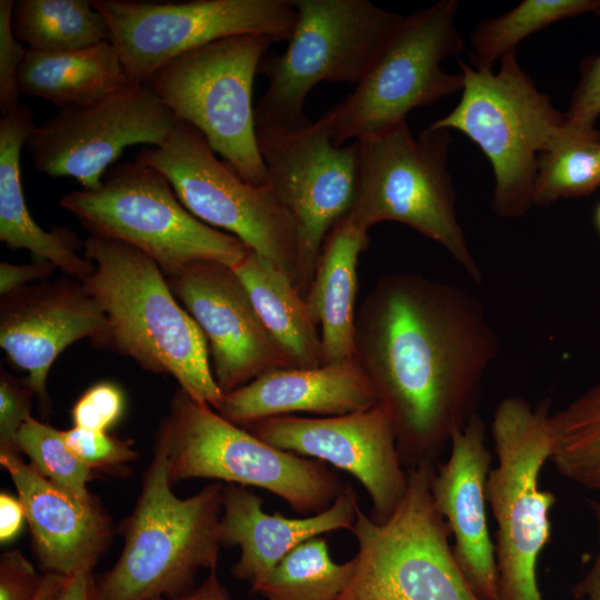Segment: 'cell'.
Listing matches in <instances>:
<instances>
[{"label": "cell", "instance_id": "6da1fadb", "mask_svg": "<svg viewBox=\"0 0 600 600\" xmlns=\"http://www.w3.org/2000/svg\"><path fill=\"white\" fill-rule=\"evenodd\" d=\"M497 354L479 300L419 273L381 277L356 314L353 360L390 412L407 469L438 463L476 414Z\"/></svg>", "mask_w": 600, "mask_h": 600}, {"label": "cell", "instance_id": "7a4b0ae2", "mask_svg": "<svg viewBox=\"0 0 600 600\" xmlns=\"http://www.w3.org/2000/svg\"><path fill=\"white\" fill-rule=\"evenodd\" d=\"M84 256L94 269L82 283L108 321L101 348L173 377L192 399L216 409L223 393L207 339L157 262L128 243L91 234Z\"/></svg>", "mask_w": 600, "mask_h": 600}, {"label": "cell", "instance_id": "3957f363", "mask_svg": "<svg viewBox=\"0 0 600 600\" xmlns=\"http://www.w3.org/2000/svg\"><path fill=\"white\" fill-rule=\"evenodd\" d=\"M168 459L156 441L142 489L123 524L114 566L94 578L98 600H169L191 590L198 571L217 569L224 483L181 499L171 490Z\"/></svg>", "mask_w": 600, "mask_h": 600}, {"label": "cell", "instance_id": "277c9868", "mask_svg": "<svg viewBox=\"0 0 600 600\" xmlns=\"http://www.w3.org/2000/svg\"><path fill=\"white\" fill-rule=\"evenodd\" d=\"M156 441L166 451L172 483L204 478L256 487L302 516L328 509L347 484L331 466L260 440L180 388Z\"/></svg>", "mask_w": 600, "mask_h": 600}, {"label": "cell", "instance_id": "5b68a950", "mask_svg": "<svg viewBox=\"0 0 600 600\" xmlns=\"http://www.w3.org/2000/svg\"><path fill=\"white\" fill-rule=\"evenodd\" d=\"M296 23L281 54L266 56L268 80L254 107L257 130H287L310 122L304 102L320 82L357 84L402 16L369 0H293Z\"/></svg>", "mask_w": 600, "mask_h": 600}, {"label": "cell", "instance_id": "8992f818", "mask_svg": "<svg viewBox=\"0 0 600 600\" xmlns=\"http://www.w3.org/2000/svg\"><path fill=\"white\" fill-rule=\"evenodd\" d=\"M452 138L429 126L413 136L407 121L358 144V181L347 213L369 231L382 221L409 226L438 242L477 283L482 272L456 213V192L448 171Z\"/></svg>", "mask_w": 600, "mask_h": 600}, {"label": "cell", "instance_id": "52a82bcc", "mask_svg": "<svg viewBox=\"0 0 600 600\" xmlns=\"http://www.w3.org/2000/svg\"><path fill=\"white\" fill-rule=\"evenodd\" d=\"M550 400L532 407L520 397L497 406L491 424L497 466L486 496L496 521L499 600H542L537 562L551 540L550 512L556 496L540 487L551 457Z\"/></svg>", "mask_w": 600, "mask_h": 600}, {"label": "cell", "instance_id": "ba28073f", "mask_svg": "<svg viewBox=\"0 0 600 600\" xmlns=\"http://www.w3.org/2000/svg\"><path fill=\"white\" fill-rule=\"evenodd\" d=\"M463 87L459 103L430 126L464 133L483 152L494 174L492 209L519 218L532 206L539 153L567 123L520 67L516 52L498 72L459 61Z\"/></svg>", "mask_w": 600, "mask_h": 600}, {"label": "cell", "instance_id": "9c48e42d", "mask_svg": "<svg viewBox=\"0 0 600 600\" xmlns=\"http://www.w3.org/2000/svg\"><path fill=\"white\" fill-rule=\"evenodd\" d=\"M59 203L91 236L137 248L166 277L194 262L234 268L250 251L237 237L196 218L160 171L136 160L112 166L98 188L68 192Z\"/></svg>", "mask_w": 600, "mask_h": 600}, {"label": "cell", "instance_id": "30bf717a", "mask_svg": "<svg viewBox=\"0 0 600 600\" xmlns=\"http://www.w3.org/2000/svg\"><path fill=\"white\" fill-rule=\"evenodd\" d=\"M434 463L407 469L406 493L382 523L360 506L350 530L358 552L353 576L338 600H480L449 543L450 530L434 507Z\"/></svg>", "mask_w": 600, "mask_h": 600}, {"label": "cell", "instance_id": "8fae6325", "mask_svg": "<svg viewBox=\"0 0 600 600\" xmlns=\"http://www.w3.org/2000/svg\"><path fill=\"white\" fill-rule=\"evenodd\" d=\"M459 7L441 0L403 18L354 89L321 116L336 146L378 137L413 109L462 90V74L441 68L464 48L456 26Z\"/></svg>", "mask_w": 600, "mask_h": 600}, {"label": "cell", "instance_id": "7c38bea8", "mask_svg": "<svg viewBox=\"0 0 600 600\" xmlns=\"http://www.w3.org/2000/svg\"><path fill=\"white\" fill-rule=\"evenodd\" d=\"M258 34L219 39L181 54L147 83L178 120L199 130L246 181L266 186L254 121L256 74L271 44Z\"/></svg>", "mask_w": 600, "mask_h": 600}, {"label": "cell", "instance_id": "4fadbf2b", "mask_svg": "<svg viewBox=\"0 0 600 600\" xmlns=\"http://www.w3.org/2000/svg\"><path fill=\"white\" fill-rule=\"evenodd\" d=\"M134 160L160 171L196 218L228 231L293 279L298 241L291 214L268 184L246 182L219 160L193 126L178 120L163 143L141 147Z\"/></svg>", "mask_w": 600, "mask_h": 600}, {"label": "cell", "instance_id": "5bb4252c", "mask_svg": "<svg viewBox=\"0 0 600 600\" xmlns=\"http://www.w3.org/2000/svg\"><path fill=\"white\" fill-rule=\"evenodd\" d=\"M103 17L130 82H147L161 67L219 39L258 34L288 41L293 0H92Z\"/></svg>", "mask_w": 600, "mask_h": 600}, {"label": "cell", "instance_id": "9a60e30c", "mask_svg": "<svg viewBox=\"0 0 600 600\" xmlns=\"http://www.w3.org/2000/svg\"><path fill=\"white\" fill-rule=\"evenodd\" d=\"M257 139L267 184L296 224L293 281L306 297L327 234L353 204L358 144L336 146L322 117L301 128L257 130Z\"/></svg>", "mask_w": 600, "mask_h": 600}, {"label": "cell", "instance_id": "2e32d148", "mask_svg": "<svg viewBox=\"0 0 600 600\" xmlns=\"http://www.w3.org/2000/svg\"><path fill=\"white\" fill-rule=\"evenodd\" d=\"M177 121L147 82H129L91 104L58 110L24 146L40 172L96 189L124 149L160 146Z\"/></svg>", "mask_w": 600, "mask_h": 600}, {"label": "cell", "instance_id": "e0dca14e", "mask_svg": "<svg viewBox=\"0 0 600 600\" xmlns=\"http://www.w3.org/2000/svg\"><path fill=\"white\" fill-rule=\"evenodd\" d=\"M243 428L276 448L351 474L367 491L372 506L369 516L378 523L392 516L406 493L407 470L390 412L381 402L341 416L271 417Z\"/></svg>", "mask_w": 600, "mask_h": 600}, {"label": "cell", "instance_id": "ac0fdd59", "mask_svg": "<svg viewBox=\"0 0 600 600\" xmlns=\"http://www.w3.org/2000/svg\"><path fill=\"white\" fill-rule=\"evenodd\" d=\"M166 278L209 343L212 373L222 393L270 369L292 368L261 323L233 268L194 262Z\"/></svg>", "mask_w": 600, "mask_h": 600}, {"label": "cell", "instance_id": "d6986e66", "mask_svg": "<svg viewBox=\"0 0 600 600\" xmlns=\"http://www.w3.org/2000/svg\"><path fill=\"white\" fill-rule=\"evenodd\" d=\"M107 330L100 304L74 278L26 286L1 297L0 347L27 372L24 384L46 411L48 374L57 358L81 339L101 347Z\"/></svg>", "mask_w": 600, "mask_h": 600}, {"label": "cell", "instance_id": "ffe728a7", "mask_svg": "<svg viewBox=\"0 0 600 600\" xmlns=\"http://www.w3.org/2000/svg\"><path fill=\"white\" fill-rule=\"evenodd\" d=\"M486 424L473 414L450 441V453L437 463L430 489L436 509L453 537L452 551L480 600H499L494 541L488 523L486 484L492 452Z\"/></svg>", "mask_w": 600, "mask_h": 600}, {"label": "cell", "instance_id": "44dd1931", "mask_svg": "<svg viewBox=\"0 0 600 600\" xmlns=\"http://www.w3.org/2000/svg\"><path fill=\"white\" fill-rule=\"evenodd\" d=\"M0 463L24 508L42 567L64 577L92 571L113 533L111 518L98 499L63 490L22 461L20 453L0 451Z\"/></svg>", "mask_w": 600, "mask_h": 600}, {"label": "cell", "instance_id": "7402d4cb", "mask_svg": "<svg viewBox=\"0 0 600 600\" xmlns=\"http://www.w3.org/2000/svg\"><path fill=\"white\" fill-rule=\"evenodd\" d=\"M358 494L347 482L344 490L326 510L300 518L268 513L262 499L243 486L224 483L221 544L240 548L231 567L234 578L258 592L276 567L306 541L337 530H351L357 518Z\"/></svg>", "mask_w": 600, "mask_h": 600}, {"label": "cell", "instance_id": "603a6c76", "mask_svg": "<svg viewBox=\"0 0 600 600\" xmlns=\"http://www.w3.org/2000/svg\"><path fill=\"white\" fill-rule=\"evenodd\" d=\"M379 403L367 376L354 360L317 368H274L223 393L214 409L227 420L251 422L297 412L319 417L367 410Z\"/></svg>", "mask_w": 600, "mask_h": 600}, {"label": "cell", "instance_id": "cb8c5ba5", "mask_svg": "<svg viewBox=\"0 0 600 600\" xmlns=\"http://www.w3.org/2000/svg\"><path fill=\"white\" fill-rule=\"evenodd\" d=\"M33 111L19 103L0 119V240L12 249H27L69 277L83 281L94 269L77 252L78 238L66 228L42 229L26 203L21 173V150L34 127Z\"/></svg>", "mask_w": 600, "mask_h": 600}, {"label": "cell", "instance_id": "d4e9b609", "mask_svg": "<svg viewBox=\"0 0 600 600\" xmlns=\"http://www.w3.org/2000/svg\"><path fill=\"white\" fill-rule=\"evenodd\" d=\"M369 242L368 232L352 224L346 214L322 244L304 299L312 320L320 327L323 364L353 360L357 267Z\"/></svg>", "mask_w": 600, "mask_h": 600}, {"label": "cell", "instance_id": "484cf974", "mask_svg": "<svg viewBox=\"0 0 600 600\" xmlns=\"http://www.w3.org/2000/svg\"><path fill=\"white\" fill-rule=\"evenodd\" d=\"M129 82L110 40L72 51L27 49L17 76L19 94L44 99L58 110L91 104Z\"/></svg>", "mask_w": 600, "mask_h": 600}, {"label": "cell", "instance_id": "4316f807", "mask_svg": "<svg viewBox=\"0 0 600 600\" xmlns=\"http://www.w3.org/2000/svg\"><path fill=\"white\" fill-rule=\"evenodd\" d=\"M270 338L292 368L323 364L318 326L292 277L250 250L233 268Z\"/></svg>", "mask_w": 600, "mask_h": 600}, {"label": "cell", "instance_id": "83f0119b", "mask_svg": "<svg viewBox=\"0 0 600 600\" xmlns=\"http://www.w3.org/2000/svg\"><path fill=\"white\" fill-rule=\"evenodd\" d=\"M12 30L28 49L72 51L110 40L103 17L88 0H18Z\"/></svg>", "mask_w": 600, "mask_h": 600}, {"label": "cell", "instance_id": "f1b7e54d", "mask_svg": "<svg viewBox=\"0 0 600 600\" xmlns=\"http://www.w3.org/2000/svg\"><path fill=\"white\" fill-rule=\"evenodd\" d=\"M600 187V130L566 123L539 153L532 204L579 198Z\"/></svg>", "mask_w": 600, "mask_h": 600}, {"label": "cell", "instance_id": "f546056e", "mask_svg": "<svg viewBox=\"0 0 600 600\" xmlns=\"http://www.w3.org/2000/svg\"><path fill=\"white\" fill-rule=\"evenodd\" d=\"M551 457L567 480L600 492V380L550 413Z\"/></svg>", "mask_w": 600, "mask_h": 600}, {"label": "cell", "instance_id": "4dcf8cb0", "mask_svg": "<svg viewBox=\"0 0 600 600\" xmlns=\"http://www.w3.org/2000/svg\"><path fill=\"white\" fill-rule=\"evenodd\" d=\"M356 563L354 557L334 562L327 539L316 537L284 557L257 593L267 600H338Z\"/></svg>", "mask_w": 600, "mask_h": 600}, {"label": "cell", "instance_id": "1f68e13d", "mask_svg": "<svg viewBox=\"0 0 600 600\" xmlns=\"http://www.w3.org/2000/svg\"><path fill=\"white\" fill-rule=\"evenodd\" d=\"M600 10V0H523L513 9L480 22L471 36L472 67L492 69L520 41L566 18Z\"/></svg>", "mask_w": 600, "mask_h": 600}, {"label": "cell", "instance_id": "d6a6232c", "mask_svg": "<svg viewBox=\"0 0 600 600\" xmlns=\"http://www.w3.org/2000/svg\"><path fill=\"white\" fill-rule=\"evenodd\" d=\"M17 446L43 477L73 496L88 499L93 471L66 444L62 430L29 417L19 430Z\"/></svg>", "mask_w": 600, "mask_h": 600}, {"label": "cell", "instance_id": "836d02e7", "mask_svg": "<svg viewBox=\"0 0 600 600\" xmlns=\"http://www.w3.org/2000/svg\"><path fill=\"white\" fill-rule=\"evenodd\" d=\"M67 447L92 471L108 470L133 461L138 453L129 439H119L107 431L78 427L62 430Z\"/></svg>", "mask_w": 600, "mask_h": 600}, {"label": "cell", "instance_id": "e575fe53", "mask_svg": "<svg viewBox=\"0 0 600 600\" xmlns=\"http://www.w3.org/2000/svg\"><path fill=\"white\" fill-rule=\"evenodd\" d=\"M126 407L123 391L110 381H101L76 401L71 410L73 427L107 431L122 417Z\"/></svg>", "mask_w": 600, "mask_h": 600}, {"label": "cell", "instance_id": "d590c367", "mask_svg": "<svg viewBox=\"0 0 600 600\" xmlns=\"http://www.w3.org/2000/svg\"><path fill=\"white\" fill-rule=\"evenodd\" d=\"M14 1L0 0V109L1 113L19 104L17 76L28 48L12 30Z\"/></svg>", "mask_w": 600, "mask_h": 600}, {"label": "cell", "instance_id": "8d00e7d4", "mask_svg": "<svg viewBox=\"0 0 600 600\" xmlns=\"http://www.w3.org/2000/svg\"><path fill=\"white\" fill-rule=\"evenodd\" d=\"M600 19V10L596 12ZM580 80L567 110V124L581 130L597 129L600 116V54L583 60Z\"/></svg>", "mask_w": 600, "mask_h": 600}, {"label": "cell", "instance_id": "74e56055", "mask_svg": "<svg viewBox=\"0 0 600 600\" xmlns=\"http://www.w3.org/2000/svg\"><path fill=\"white\" fill-rule=\"evenodd\" d=\"M33 392L1 371L0 377V451L20 453L17 437L24 421L31 416Z\"/></svg>", "mask_w": 600, "mask_h": 600}, {"label": "cell", "instance_id": "f35d334b", "mask_svg": "<svg viewBox=\"0 0 600 600\" xmlns=\"http://www.w3.org/2000/svg\"><path fill=\"white\" fill-rule=\"evenodd\" d=\"M42 576L18 550L2 553L0 560V600H32Z\"/></svg>", "mask_w": 600, "mask_h": 600}, {"label": "cell", "instance_id": "ab89813d", "mask_svg": "<svg viewBox=\"0 0 600 600\" xmlns=\"http://www.w3.org/2000/svg\"><path fill=\"white\" fill-rule=\"evenodd\" d=\"M56 266L49 261L16 264L9 262L0 263V294L7 296L29 282L46 280L52 274Z\"/></svg>", "mask_w": 600, "mask_h": 600}, {"label": "cell", "instance_id": "60d3db41", "mask_svg": "<svg viewBox=\"0 0 600 600\" xmlns=\"http://www.w3.org/2000/svg\"><path fill=\"white\" fill-rule=\"evenodd\" d=\"M26 519L24 508L19 499L8 492L0 493V542L7 544L21 532Z\"/></svg>", "mask_w": 600, "mask_h": 600}, {"label": "cell", "instance_id": "b9f144b4", "mask_svg": "<svg viewBox=\"0 0 600 600\" xmlns=\"http://www.w3.org/2000/svg\"><path fill=\"white\" fill-rule=\"evenodd\" d=\"M588 504L597 523L598 551L584 577L572 588V594L576 599L600 600V502L590 499Z\"/></svg>", "mask_w": 600, "mask_h": 600}, {"label": "cell", "instance_id": "7bdbcfd3", "mask_svg": "<svg viewBox=\"0 0 600 600\" xmlns=\"http://www.w3.org/2000/svg\"><path fill=\"white\" fill-rule=\"evenodd\" d=\"M54 600H98L92 571H79L66 577Z\"/></svg>", "mask_w": 600, "mask_h": 600}, {"label": "cell", "instance_id": "ee69618b", "mask_svg": "<svg viewBox=\"0 0 600 600\" xmlns=\"http://www.w3.org/2000/svg\"><path fill=\"white\" fill-rule=\"evenodd\" d=\"M169 600H231L228 590L218 578L217 569L209 570L208 576L199 587L184 594Z\"/></svg>", "mask_w": 600, "mask_h": 600}, {"label": "cell", "instance_id": "f6af8a7d", "mask_svg": "<svg viewBox=\"0 0 600 600\" xmlns=\"http://www.w3.org/2000/svg\"><path fill=\"white\" fill-rule=\"evenodd\" d=\"M66 577L47 572L42 576L40 587L32 600H54L64 582Z\"/></svg>", "mask_w": 600, "mask_h": 600}, {"label": "cell", "instance_id": "bcb514c9", "mask_svg": "<svg viewBox=\"0 0 600 600\" xmlns=\"http://www.w3.org/2000/svg\"><path fill=\"white\" fill-rule=\"evenodd\" d=\"M594 224H596V228H597L598 232L600 233V202L596 208Z\"/></svg>", "mask_w": 600, "mask_h": 600}]
</instances>
